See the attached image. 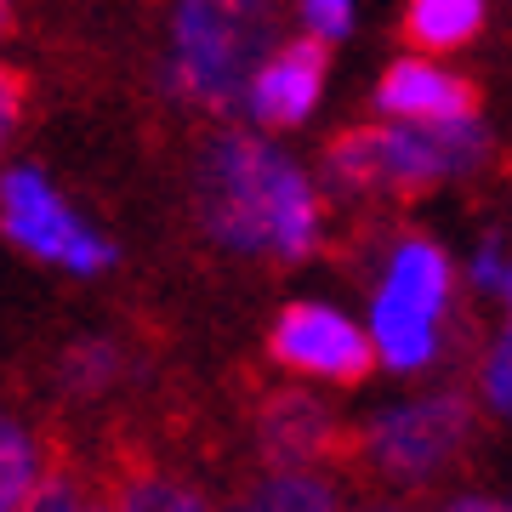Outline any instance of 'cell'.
I'll list each match as a JSON object with an SVG mask.
<instances>
[{
	"mask_svg": "<svg viewBox=\"0 0 512 512\" xmlns=\"http://www.w3.org/2000/svg\"><path fill=\"white\" fill-rule=\"evenodd\" d=\"M205 234L234 256L302 262L319 245V194L308 171L251 131H222L200 154L194 177Z\"/></svg>",
	"mask_w": 512,
	"mask_h": 512,
	"instance_id": "cell-1",
	"label": "cell"
},
{
	"mask_svg": "<svg viewBox=\"0 0 512 512\" xmlns=\"http://www.w3.org/2000/svg\"><path fill=\"white\" fill-rule=\"evenodd\" d=\"M274 0H177L171 18V80L200 109H239L256 69L274 57Z\"/></svg>",
	"mask_w": 512,
	"mask_h": 512,
	"instance_id": "cell-2",
	"label": "cell"
},
{
	"mask_svg": "<svg viewBox=\"0 0 512 512\" xmlns=\"http://www.w3.org/2000/svg\"><path fill=\"white\" fill-rule=\"evenodd\" d=\"M490 154L484 126L467 120H416V126H359L348 137H336L325 154L336 188H416L450 183L478 171Z\"/></svg>",
	"mask_w": 512,
	"mask_h": 512,
	"instance_id": "cell-3",
	"label": "cell"
},
{
	"mask_svg": "<svg viewBox=\"0 0 512 512\" xmlns=\"http://www.w3.org/2000/svg\"><path fill=\"white\" fill-rule=\"evenodd\" d=\"M467 439H473V404L461 393H421V399L376 410L359 433V450L382 484L427 490L461 461Z\"/></svg>",
	"mask_w": 512,
	"mask_h": 512,
	"instance_id": "cell-4",
	"label": "cell"
},
{
	"mask_svg": "<svg viewBox=\"0 0 512 512\" xmlns=\"http://www.w3.org/2000/svg\"><path fill=\"white\" fill-rule=\"evenodd\" d=\"M0 234L12 239L18 251L69 268V274H103L114 262V245L103 234H92L86 222L74 217L63 194H57L40 171L18 165L0 177Z\"/></svg>",
	"mask_w": 512,
	"mask_h": 512,
	"instance_id": "cell-5",
	"label": "cell"
},
{
	"mask_svg": "<svg viewBox=\"0 0 512 512\" xmlns=\"http://www.w3.org/2000/svg\"><path fill=\"white\" fill-rule=\"evenodd\" d=\"M268 353L296 376L336 382V387L365 382L370 370L382 365L376 342H370V325H353L348 313L325 308V302H291L268 330Z\"/></svg>",
	"mask_w": 512,
	"mask_h": 512,
	"instance_id": "cell-6",
	"label": "cell"
},
{
	"mask_svg": "<svg viewBox=\"0 0 512 512\" xmlns=\"http://www.w3.org/2000/svg\"><path fill=\"white\" fill-rule=\"evenodd\" d=\"M325 69H330V46L319 35L274 46V57L256 69L251 92H245V109L262 126H302L319 103V92H325Z\"/></svg>",
	"mask_w": 512,
	"mask_h": 512,
	"instance_id": "cell-7",
	"label": "cell"
},
{
	"mask_svg": "<svg viewBox=\"0 0 512 512\" xmlns=\"http://www.w3.org/2000/svg\"><path fill=\"white\" fill-rule=\"evenodd\" d=\"M256 444H262L268 467H319L336 450V416H330L325 399H313L302 387H285L262 404Z\"/></svg>",
	"mask_w": 512,
	"mask_h": 512,
	"instance_id": "cell-8",
	"label": "cell"
},
{
	"mask_svg": "<svg viewBox=\"0 0 512 512\" xmlns=\"http://www.w3.org/2000/svg\"><path fill=\"white\" fill-rule=\"evenodd\" d=\"M376 103L393 120H467L478 109L473 86L461 74L439 69V63H421V57H404V63H393L382 74Z\"/></svg>",
	"mask_w": 512,
	"mask_h": 512,
	"instance_id": "cell-9",
	"label": "cell"
},
{
	"mask_svg": "<svg viewBox=\"0 0 512 512\" xmlns=\"http://www.w3.org/2000/svg\"><path fill=\"white\" fill-rule=\"evenodd\" d=\"M370 342H376V359H382L387 370L410 376V370H427L439 359L444 319H433V313L410 308L399 296L376 291V302H370Z\"/></svg>",
	"mask_w": 512,
	"mask_h": 512,
	"instance_id": "cell-10",
	"label": "cell"
},
{
	"mask_svg": "<svg viewBox=\"0 0 512 512\" xmlns=\"http://www.w3.org/2000/svg\"><path fill=\"white\" fill-rule=\"evenodd\" d=\"M228 512H342V484L325 467H274L245 484Z\"/></svg>",
	"mask_w": 512,
	"mask_h": 512,
	"instance_id": "cell-11",
	"label": "cell"
},
{
	"mask_svg": "<svg viewBox=\"0 0 512 512\" xmlns=\"http://www.w3.org/2000/svg\"><path fill=\"white\" fill-rule=\"evenodd\" d=\"M376 291H387V296H399V302H410V308L444 319V308H450V256H444L433 239H404L399 251L387 256V274H382Z\"/></svg>",
	"mask_w": 512,
	"mask_h": 512,
	"instance_id": "cell-12",
	"label": "cell"
},
{
	"mask_svg": "<svg viewBox=\"0 0 512 512\" xmlns=\"http://www.w3.org/2000/svg\"><path fill=\"white\" fill-rule=\"evenodd\" d=\"M46 473H52V461H46V444L35 439V427L0 410V512H18Z\"/></svg>",
	"mask_w": 512,
	"mask_h": 512,
	"instance_id": "cell-13",
	"label": "cell"
},
{
	"mask_svg": "<svg viewBox=\"0 0 512 512\" xmlns=\"http://www.w3.org/2000/svg\"><path fill=\"white\" fill-rule=\"evenodd\" d=\"M478 23H484V0H410L404 35L421 52H450V46H467L478 35Z\"/></svg>",
	"mask_w": 512,
	"mask_h": 512,
	"instance_id": "cell-14",
	"label": "cell"
},
{
	"mask_svg": "<svg viewBox=\"0 0 512 512\" xmlns=\"http://www.w3.org/2000/svg\"><path fill=\"white\" fill-rule=\"evenodd\" d=\"M120 370H126L120 348L103 342V336H86V342H74V348L57 359V382H63V393H74V399H97V393H109V387L120 382Z\"/></svg>",
	"mask_w": 512,
	"mask_h": 512,
	"instance_id": "cell-15",
	"label": "cell"
},
{
	"mask_svg": "<svg viewBox=\"0 0 512 512\" xmlns=\"http://www.w3.org/2000/svg\"><path fill=\"white\" fill-rule=\"evenodd\" d=\"M114 512H217L188 478L171 473H131L114 495Z\"/></svg>",
	"mask_w": 512,
	"mask_h": 512,
	"instance_id": "cell-16",
	"label": "cell"
},
{
	"mask_svg": "<svg viewBox=\"0 0 512 512\" xmlns=\"http://www.w3.org/2000/svg\"><path fill=\"white\" fill-rule=\"evenodd\" d=\"M478 387H484V404H490L495 416L512 421V325L495 336V348L484 353V376H478Z\"/></svg>",
	"mask_w": 512,
	"mask_h": 512,
	"instance_id": "cell-17",
	"label": "cell"
},
{
	"mask_svg": "<svg viewBox=\"0 0 512 512\" xmlns=\"http://www.w3.org/2000/svg\"><path fill=\"white\" fill-rule=\"evenodd\" d=\"M86 501H92V495H86V484H80L74 473H57V467H52V473L40 478V490L29 495L18 512H80Z\"/></svg>",
	"mask_w": 512,
	"mask_h": 512,
	"instance_id": "cell-18",
	"label": "cell"
},
{
	"mask_svg": "<svg viewBox=\"0 0 512 512\" xmlns=\"http://www.w3.org/2000/svg\"><path fill=\"white\" fill-rule=\"evenodd\" d=\"M302 23H308V35L336 46L353 29V0H302Z\"/></svg>",
	"mask_w": 512,
	"mask_h": 512,
	"instance_id": "cell-19",
	"label": "cell"
},
{
	"mask_svg": "<svg viewBox=\"0 0 512 512\" xmlns=\"http://www.w3.org/2000/svg\"><path fill=\"white\" fill-rule=\"evenodd\" d=\"M23 103H29V80L18 69H6L0 63V143L12 137V126L23 120Z\"/></svg>",
	"mask_w": 512,
	"mask_h": 512,
	"instance_id": "cell-20",
	"label": "cell"
},
{
	"mask_svg": "<svg viewBox=\"0 0 512 512\" xmlns=\"http://www.w3.org/2000/svg\"><path fill=\"white\" fill-rule=\"evenodd\" d=\"M507 256H501V245H495V239H484V245H478V256H473V285L478 291H501V279H507Z\"/></svg>",
	"mask_w": 512,
	"mask_h": 512,
	"instance_id": "cell-21",
	"label": "cell"
},
{
	"mask_svg": "<svg viewBox=\"0 0 512 512\" xmlns=\"http://www.w3.org/2000/svg\"><path fill=\"white\" fill-rule=\"evenodd\" d=\"M439 512H507V501H495L490 490H456L439 501Z\"/></svg>",
	"mask_w": 512,
	"mask_h": 512,
	"instance_id": "cell-22",
	"label": "cell"
},
{
	"mask_svg": "<svg viewBox=\"0 0 512 512\" xmlns=\"http://www.w3.org/2000/svg\"><path fill=\"white\" fill-rule=\"evenodd\" d=\"M12 29V0H0V35Z\"/></svg>",
	"mask_w": 512,
	"mask_h": 512,
	"instance_id": "cell-23",
	"label": "cell"
},
{
	"mask_svg": "<svg viewBox=\"0 0 512 512\" xmlns=\"http://www.w3.org/2000/svg\"><path fill=\"white\" fill-rule=\"evenodd\" d=\"M80 512H114V501H86Z\"/></svg>",
	"mask_w": 512,
	"mask_h": 512,
	"instance_id": "cell-24",
	"label": "cell"
},
{
	"mask_svg": "<svg viewBox=\"0 0 512 512\" xmlns=\"http://www.w3.org/2000/svg\"><path fill=\"white\" fill-rule=\"evenodd\" d=\"M501 296H507V308H512V268H507V279H501Z\"/></svg>",
	"mask_w": 512,
	"mask_h": 512,
	"instance_id": "cell-25",
	"label": "cell"
},
{
	"mask_svg": "<svg viewBox=\"0 0 512 512\" xmlns=\"http://www.w3.org/2000/svg\"><path fill=\"white\" fill-rule=\"evenodd\" d=\"M365 512H404V507H365Z\"/></svg>",
	"mask_w": 512,
	"mask_h": 512,
	"instance_id": "cell-26",
	"label": "cell"
},
{
	"mask_svg": "<svg viewBox=\"0 0 512 512\" xmlns=\"http://www.w3.org/2000/svg\"><path fill=\"white\" fill-rule=\"evenodd\" d=\"M507 512H512V501H507Z\"/></svg>",
	"mask_w": 512,
	"mask_h": 512,
	"instance_id": "cell-27",
	"label": "cell"
}]
</instances>
